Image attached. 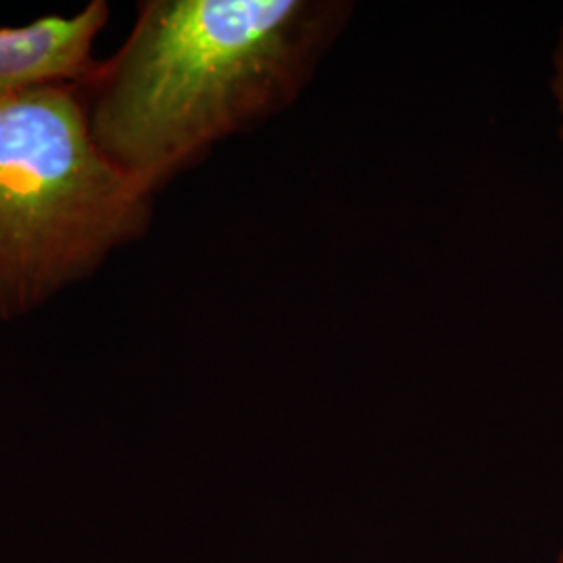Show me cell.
Segmentation results:
<instances>
[{"instance_id": "1", "label": "cell", "mask_w": 563, "mask_h": 563, "mask_svg": "<svg viewBox=\"0 0 563 563\" xmlns=\"http://www.w3.org/2000/svg\"><path fill=\"white\" fill-rule=\"evenodd\" d=\"M334 0H151L80 84L104 159L151 195L295 101L341 34Z\"/></svg>"}, {"instance_id": "2", "label": "cell", "mask_w": 563, "mask_h": 563, "mask_svg": "<svg viewBox=\"0 0 563 563\" xmlns=\"http://www.w3.org/2000/svg\"><path fill=\"white\" fill-rule=\"evenodd\" d=\"M151 220V195L104 159L80 84L0 101V318L92 274Z\"/></svg>"}, {"instance_id": "3", "label": "cell", "mask_w": 563, "mask_h": 563, "mask_svg": "<svg viewBox=\"0 0 563 563\" xmlns=\"http://www.w3.org/2000/svg\"><path fill=\"white\" fill-rule=\"evenodd\" d=\"M109 18L102 0L71 18H42L0 27V101L30 88L81 84L97 69L92 44Z\"/></svg>"}, {"instance_id": "4", "label": "cell", "mask_w": 563, "mask_h": 563, "mask_svg": "<svg viewBox=\"0 0 563 563\" xmlns=\"http://www.w3.org/2000/svg\"><path fill=\"white\" fill-rule=\"evenodd\" d=\"M553 95L555 101L560 104V113H562V139H563V30L555 55H553Z\"/></svg>"}, {"instance_id": "5", "label": "cell", "mask_w": 563, "mask_h": 563, "mask_svg": "<svg viewBox=\"0 0 563 563\" xmlns=\"http://www.w3.org/2000/svg\"><path fill=\"white\" fill-rule=\"evenodd\" d=\"M555 563H563V537L562 544H560V551H558V555H555Z\"/></svg>"}]
</instances>
